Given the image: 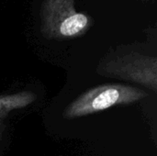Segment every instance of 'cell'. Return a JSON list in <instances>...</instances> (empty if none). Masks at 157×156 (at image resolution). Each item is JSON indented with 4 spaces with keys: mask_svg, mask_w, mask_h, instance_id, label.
<instances>
[{
    "mask_svg": "<svg viewBox=\"0 0 157 156\" xmlns=\"http://www.w3.org/2000/svg\"><path fill=\"white\" fill-rule=\"evenodd\" d=\"M146 96L139 88L123 85H104L92 88L72 102L64 111L67 119L94 114L118 105L132 104Z\"/></svg>",
    "mask_w": 157,
    "mask_h": 156,
    "instance_id": "6da1fadb",
    "label": "cell"
},
{
    "mask_svg": "<svg viewBox=\"0 0 157 156\" xmlns=\"http://www.w3.org/2000/svg\"><path fill=\"white\" fill-rule=\"evenodd\" d=\"M35 99L36 96L29 91L0 96V141L6 128L5 120L8 114L15 109L23 108L30 105Z\"/></svg>",
    "mask_w": 157,
    "mask_h": 156,
    "instance_id": "7a4b0ae2",
    "label": "cell"
},
{
    "mask_svg": "<svg viewBox=\"0 0 157 156\" xmlns=\"http://www.w3.org/2000/svg\"><path fill=\"white\" fill-rule=\"evenodd\" d=\"M87 24V18L85 15L82 14H75L73 15L63 21L60 26V33L63 36L70 37L76 35Z\"/></svg>",
    "mask_w": 157,
    "mask_h": 156,
    "instance_id": "3957f363",
    "label": "cell"
}]
</instances>
